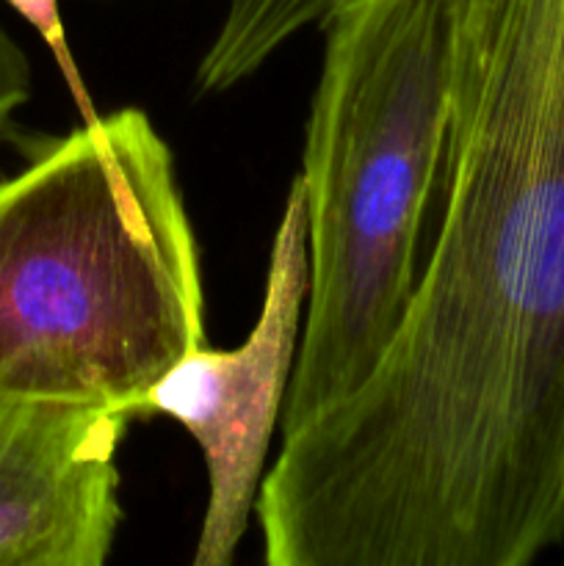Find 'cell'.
I'll return each mask as SVG.
<instances>
[{
	"label": "cell",
	"instance_id": "6da1fadb",
	"mask_svg": "<svg viewBox=\"0 0 564 566\" xmlns=\"http://www.w3.org/2000/svg\"><path fill=\"white\" fill-rule=\"evenodd\" d=\"M254 512L271 566H525L564 539V0H464L407 318L282 437Z\"/></svg>",
	"mask_w": 564,
	"mask_h": 566
},
{
	"label": "cell",
	"instance_id": "7a4b0ae2",
	"mask_svg": "<svg viewBox=\"0 0 564 566\" xmlns=\"http://www.w3.org/2000/svg\"><path fill=\"white\" fill-rule=\"evenodd\" d=\"M199 346L197 235L175 155L144 111L44 138L0 177V396L111 403L133 418Z\"/></svg>",
	"mask_w": 564,
	"mask_h": 566
},
{
	"label": "cell",
	"instance_id": "3957f363",
	"mask_svg": "<svg viewBox=\"0 0 564 566\" xmlns=\"http://www.w3.org/2000/svg\"><path fill=\"white\" fill-rule=\"evenodd\" d=\"M464 0H348L324 22L302 171L310 291L282 437L368 381L409 313L451 136Z\"/></svg>",
	"mask_w": 564,
	"mask_h": 566
},
{
	"label": "cell",
	"instance_id": "277c9868",
	"mask_svg": "<svg viewBox=\"0 0 564 566\" xmlns=\"http://www.w3.org/2000/svg\"><path fill=\"white\" fill-rule=\"evenodd\" d=\"M310 291L307 208L293 177L269 252L260 315L232 352L194 348L142 398L133 418H169L191 434L208 470V506L194 566H230L263 486L282 420Z\"/></svg>",
	"mask_w": 564,
	"mask_h": 566
},
{
	"label": "cell",
	"instance_id": "5b68a950",
	"mask_svg": "<svg viewBox=\"0 0 564 566\" xmlns=\"http://www.w3.org/2000/svg\"><path fill=\"white\" fill-rule=\"evenodd\" d=\"M111 403L0 396V566H103L119 531Z\"/></svg>",
	"mask_w": 564,
	"mask_h": 566
},
{
	"label": "cell",
	"instance_id": "8992f818",
	"mask_svg": "<svg viewBox=\"0 0 564 566\" xmlns=\"http://www.w3.org/2000/svg\"><path fill=\"white\" fill-rule=\"evenodd\" d=\"M343 3L348 0H230L194 83L202 94L230 92L299 31L321 25Z\"/></svg>",
	"mask_w": 564,
	"mask_h": 566
},
{
	"label": "cell",
	"instance_id": "52a82bcc",
	"mask_svg": "<svg viewBox=\"0 0 564 566\" xmlns=\"http://www.w3.org/2000/svg\"><path fill=\"white\" fill-rule=\"evenodd\" d=\"M39 36L44 39V44L53 53L55 64H59L61 75H64L66 86H70L72 99H75L77 111H81L83 122L97 119V108H94L92 97L86 92V83H83L81 70L75 64V55H72L70 42H66V31L64 22H61V9L59 0H6Z\"/></svg>",
	"mask_w": 564,
	"mask_h": 566
},
{
	"label": "cell",
	"instance_id": "ba28073f",
	"mask_svg": "<svg viewBox=\"0 0 564 566\" xmlns=\"http://www.w3.org/2000/svg\"><path fill=\"white\" fill-rule=\"evenodd\" d=\"M31 61L0 25V138L9 133L17 111L31 99Z\"/></svg>",
	"mask_w": 564,
	"mask_h": 566
}]
</instances>
